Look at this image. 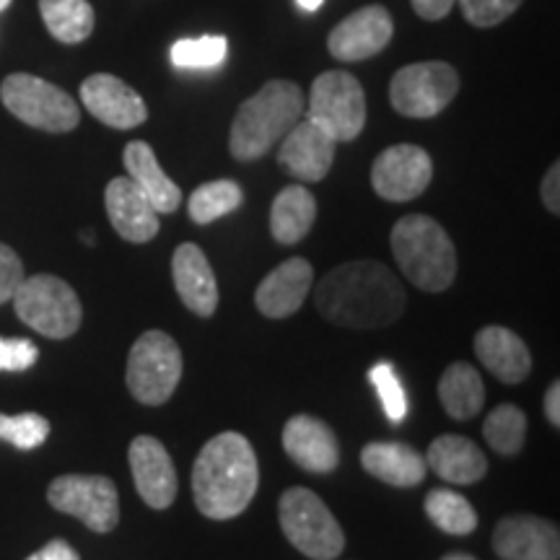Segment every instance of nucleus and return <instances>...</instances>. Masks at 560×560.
Listing matches in <instances>:
<instances>
[{"mask_svg": "<svg viewBox=\"0 0 560 560\" xmlns=\"http://www.w3.org/2000/svg\"><path fill=\"white\" fill-rule=\"evenodd\" d=\"M296 3H299L304 11L314 13V11H319L322 5H325V0H296Z\"/></svg>", "mask_w": 560, "mask_h": 560, "instance_id": "obj_42", "label": "nucleus"}, {"mask_svg": "<svg viewBox=\"0 0 560 560\" xmlns=\"http://www.w3.org/2000/svg\"><path fill=\"white\" fill-rule=\"evenodd\" d=\"M397 268L425 293L446 291L457 278V249L436 219L410 213L395 223L389 236Z\"/></svg>", "mask_w": 560, "mask_h": 560, "instance_id": "obj_4", "label": "nucleus"}, {"mask_svg": "<svg viewBox=\"0 0 560 560\" xmlns=\"http://www.w3.org/2000/svg\"><path fill=\"white\" fill-rule=\"evenodd\" d=\"M244 202V192L236 182L231 179H215L200 185L198 190L190 195L187 202V213L198 226H208V223L223 219V215L234 213Z\"/></svg>", "mask_w": 560, "mask_h": 560, "instance_id": "obj_30", "label": "nucleus"}, {"mask_svg": "<svg viewBox=\"0 0 560 560\" xmlns=\"http://www.w3.org/2000/svg\"><path fill=\"white\" fill-rule=\"evenodd\" d=\"M47 501L100 535L120 524V495L115 482L104 475H60L47 488Z\"/></svg>", "mask_w": 560, "mask_h": 560, "instance_id": "obj_11", "label": "nucleus"}, {"mask_svg": "<svg viewBox=\"0 0 560 560\" xmlns=\"http://www.w3.org/2000/svg\"><path fill=\"white\" fill-rule=\"evenodd\" d=\"M493 550L503 560H558L560 532L542 516L514 514L495 527Z\"/></svg>", "mask_w": 560, "mask_h": 560, "instance_id": "obj_17", "label": "nucleus"}, {"mask_svg": "<svg viewBox=\"0 0 560 560\" xmlns=\"http://www.w3.org/2000/svg\"><path fill=\"white\" fill-rule=\"evenodd\" d=\"M50 436V420L39 412L3 416L0 412V441H9L16 450H37Z\"/></svg>", "mask_w": 560, "mask_h": 560, "instance_id": "obj_32", "label": "nucleus"}, {"mask_svg": "<svg viewBox=\"0 0 560 560\" xmlns=\"http://www.w3.org/2000/svg\"><path fill=\"white\" fill-rule=\"evenodd\" d=\"M542 202L552 215L560 213V164L558 161L550 166L548 174H545V179H542Z\"/></svg>", "mask_w": 560, "mask_h": 560, "instance_id": "obj_38", "label": "nucleus"}, {"mask_svg": "<svg viewBox=\"0 0 560 560\" xmlns=\"http://www.w3.org/2000/svg\"><path fill=\"white\" fill-rule=\"evenodd\" d=\"M226 37L182 39L172 47V62L177 68H215L226 58Z\"/></svg>", "mask_w": 560, "mask_h": 560, "instance_id": "obj_33", "label": "nucleus"}, {"mask_svg": "<svg viewBox=\"0 0 560 560\" xmlns=\"http://www.w3.org/2000/svg\"><path fill=\"white\" fill-rule=\"evenodd\" d=\"M545 418L550 420L552 429H560V382H552L545 392Z\"/></svg>", "mask_w": 560, "mask_h": 560, "instance_id": "obj_41", "label": "nucleus"}, {"mask_svg": "<svg viewBox=\"0 0 560 560\" xmlns=\"http://www.w3.org/2000/svg\"><path fill=\"white\" fill-rule=\"evenodd\" d=\"M369 382L374 384L376 392H380L382 408L387 412L392 423H400V420H405V416H408V397H405V389L395 366H392L389 361H380L376 366H371Z\"/></svg>", "mask_w": 560, "mask_h": 560, "instance_id": "obj_34", "label": "nucleus"}, {"mask_svg": "<svg viewBox=\"0 0 560 560\" xmlns=\"http://www.w3.org/2000/svg\"><path fill=\"white\" fill-rule=\"evenodd\" d=\"M26 560H81V556L73 550V545H68L66 540H50L45 548L37 550Z\"/></svg>", "mask_w": 560, "mask_h": 560, "instance_id": "obj_40", "label": "nucleus"}, {"mask_svg": "<svg viewBox=\"0 0 560 560\" xmlns=\"http://www.w3.org/2000/svg\"><path fill=\"white\" fill-rule=\"evenodd\" d=\"M172 280L182 304L198 317H213L219 310V283L206 252L198 244L185 242L172 255Z\"/></svg>", "mask_w": 560, "mask_h": 560, "instance_id": "obj_21", "label": "nucleus"}, {"mask_svg": "<svg viewBox=\"0 0 560 560\" xmlns=\"http://www.w3.org/2000/svg\"><path fill=\"white\" fill-rule=\"evenodd\" d=\"M81 104L102 125L115 130H132L149 120L143 96L109 73H94L81 83Z\"/></svg>", "mask_w": 560, "mask_h": 560, "instance_id": "obj_15", "label": "nucleus"}, {"mask_svg": "<svg viewBox=\"0 0 560 560\" xmlns=\"http://www.w3.org/2000/svg\"><path fill=\"white\" fill-rule=\"evenodd\" d=\"M433 161L420 145H389L371 166V187L389 202H410L429 190Z\"/></svg>", "mask_w": 560, "mask_h": 560, "instance_id": "obj_12", "label": "nucleus"}, {"mask_svg": "<svg viewBox=\"0 0 560 560\" xmlns=\"http://www.w3.org/2000/svg\"><path fill=\"white\" fill-rule=\"evenodd\" d=\"M26 278L24 262L21 257L5 244H0V304L13 299V293L21 285V280Z\"/></svg>", "mask_w": 560, "mask_h": 560, "instance_id": "obj_37", "label": "nucleus"}, {"mask_svg": "<svg viewBox=\"0 0 560 560\" xmlns=\"http://www.w3.org/2000/svg\"><path fill=\"white\" fill-rule=\"evenodd\" d=\"M439 400L446 416L454 420H470L486 405V387L472 363L454 361L439 380Z\"/></svg>", "mask_w": 560, "mask_h": 560, "instance_id": "obj_27", "label": "nucleus"}, {"mask_svg": "<svg viewBox=\"0 0 560 560\" xmlns=\"http://www.w3.org/2000/svg\"><path fill=\"white\" fill-rule=\"evenodd\" d=\"M39 350L32 340L26 338H0V371H19L32 369L37 363Z\"/></svg>", "mask_w": 560, "mask_h": 560, "instance_id": "obj_36", "label": "nucleus"}, {"mask_svg": "<svg viewBox=\"0 0 560 560\" xmlns=\"http://www.w3.org/2000/svg\"><path fill=\"white\" fill-rule=\"evenodd\" d=\"M0 102L21 122L45 132H70L81 122V109L73 96L32 73H11L3 79Z\"/></svg>", "mask_w": 560, "mask_h": 560, "instance_id": "obj_7", "label": "nucleus"}, {"mask_svg": "<svg viewBox=\"0 0 560 560\" xmlns=\"http://www.w3.org/2000/svg\"><path fill=\"white\" fill-rule=\"evenodd\" d=\"M260 486L255 446L236 431L219 433L202 446L192 467V495L208 520H234L249 509Z\"/></svg>", "mask_w": 560, "mask_h": 560, "instance_id": "obj_2", "label": "nucleus"}, {"mask_svg": "<svg viewBox=\"0 0 560 560\" xmlns=\"http://www.w3.org/2000/svg\"><path fill=\"white\" fill-rule=\"evenodd\" d=\"M179 380L182 350L170 332L149 330L132 342L125 382L140 405L159 408V405L170 402Z\"/></svg>", "mask_w": 560, "mask_h": 560, "instance_id": "obj_8", "label": "nucleus"}, {"mask_svg": "<svg viewBox=\"0 0 560 560\" xmlns=\"http://www.w3.org/2000/svg\"><path fill=\"white\" fill-rule=\"evenodd\" d=\"M314 306L332 325L350 330H382L405 314L402 280L384 262L353 260L338 265L319 280Z\"/></svg>", "mask_w": 560, "mask_h": 560, "instance_id": "obj_1", "label": "nucleus"}, {"mask_svg": "<svg viewBox=\"0 0 560 560\" xmlns=\"http://www.w3.org/2000/svg\"><path fill=\"white\" fill-rule=\"evenodd\" d=\"M128 177L140 187V192L151 200L156 213H174L182 202V190L177 182L170 179V174L161 170L156 153L145 140H132L125 145L122 153Z\"/></svg>", "mask_w": 560, "mask_h": 560, "instance_id": "obj_25", "label": "nucleus"}, {"mask_svg": "<svg viewBox=\"0 0 560 560\" xmlns=\"http://www.w3.org/2000/svg\"><path fill=\"white\" fill-rule=\"evenodd\" d=\"M317 221V198L301 185L283 187L270 208V231L278 244H299Z\"/></svg>", "mask_w": 560, "mask_h": 560, "instance_id": "obj_26", "label": "nucleus"}, {"mask_svg": "<svg viewBox=\"0 0 560 560\" xmlns=\"http://www.w3.org/2000/svg\"><path fill=\"white\" fill-rule=\"evenodd\" d=\"M441 560H478L470 552H450V556H444Z\"/></svg>", "mask_w": 560, "mask_h": 560, "instance_id": "obj_43", "label": "nucleus"}, {"mask_svg": "<svg viewBox=\"0 0 560 560\" xmlns=\"http://www.w3.org/2000/svg\"><path fill=\"white\" fill-rule=\"evenodd\" d=\"M104 206H107L112 229L125 242L145 244L156 240L161 229L156 208L130 177H115L109 182L107 190H104Z\"/></svg>", "mask_w": 560, "mask_h": 560, "instance_id": "obj_19", "label": "nucleus"}, {"mask_svg": "<svg viewBox=\"0 0 560 560\" xmlns=\"http://www.w3.org/2000/svg\"><path fill=\"white\" fill-rule=\"evenodd\" d=\"M425 467H431L441 480L452 486H475L488 475V459L480 446L457 433H444L431 441Z\"/></svg>", "mask_w": 560, "mask_h": 560, "instance_id": "obj_23", "label": "nucleus"}, {"mask_svg": "<svg viewBox=\"0 0 560 560\" xmlns=\"http://www.w3.org/2000/svg\"><path fill=\"white\" fill-rule=\"evenodd\" d=\"M314 283V268L304 257H291L280 262L255 291V306L262 317L285 319L296 314L310 296Z\"/></svg>", "mask_w": 560, "mask_h": 560, "instance_id": "obj_20", "label": "nucleus"}, {"mask_svg": "<svg viewBox=\"0 0 560 560\" xmlns=\"http://www.w3.org/2000/svg\"><path fill=\"white\" fill-rule=\"evenodd\" d=\"M462 16L478 30H490L506 21L524 0H457Z\"/></svg>", "mask_w": 560, "mask_h": 560, "instance_id": "obj_35", "label": "nucleus"}, {"mask_svg": "<svg viewBox=\"0 0 560 560\" xmlns=\"http://www.w3.org/2000/svg\"><path fill=\"white\" fill-rule=\"evenodd\" d=\"M11 5V0H0V11H5Z\"/></svg>", "mask_w": 560, "mask_h": 560, "instance_id": "obj_44", "label": "nucleus"}, {"mask_svg": "<svg viewBox=\"0 0 560 560\" xmlns=\"http://www.w3.org/2000/svg\"><path fill=\"white\" fill-rule=\"evenodd\" d=\"M11 301L16 317L45 338L66 340L79 332L83 322V306L75 291L66 280L50 276V272L21 280Z\"/></svg>", "mask_w": 560, "mask_h": 560, "instance_id": "obj_6", "label": "nucleus"}, {"mask_svg": "<svg viewBox=\"0 0 560 560\" xmlns=\"http://www.w3.org/2000/svg\"><path fill=\"white\" fill-rule=\"evenodd\" d=\"M47 32L62 45H81L94 32L96 16L89 0H39Z\"/></svg>", "mask_w": 560, "mask_h": 560, "instance_id": "obj_28", "label": "nucleus"}, {"mask_svg": "<svg viewBox=\"0 0 560 560\" xmlns=\"http://www.w3.org/2000/svg\"><path fill=\"white\" fill-rule=\"evenodd\" d=\"M278 520L299 552L312 560H335L346 548V535L327 503L310 488H289L278 501Z\"/></svg>", "mask_w": 560, "mask_h": 560, "instance_id": "obj_5", "label": "nucleus"}, {"mask_svg": "<svg viewBox=\"0 0 560 560\" xmlns=\"http://www.w3.org/2000/svg\"><path fill=\"white\" fill-rule=\"evenodd\" d=\"M425 516L436 524L446 535H472L478 529V511L472 509V503L457 490L450 488H433L423 501Z\"/></svg>", "mask_w": 560, "mask_h": 560, "instance_id": "obj_29", "label": "nucleus"}, {"mask_svg": "<svg viewBox=\"0 0 560 560\" xmlns=\"http://www.w3.org/2000/svg\"><path fill=\"white\" fill-rule=\"evenodd\" d=\"M132 482L145 506L164 511L177 499V470L166 446L153 436H136L128 450Z\"/></svg>", "mask_w": 560, "mask_h": 560, "instance_id": "obj_14", "label": "nucleus"}, {"mask_svg": "<svg viewBox=\"0 0 560 560\" xmlns=\"http://www.w3.org/2000/svg\"><path fill=\"white\" fill-rule=\"evenodd\" d=\"M459 91V73L450 62L425 60L405 66L392 75L389 102L397 115L431 120L450 107Z\"/></svg>", "mask_w": 560, "mask_h": 560, "instance_id": "obj_10", "label": "nucleus"}, {"mask_svg": "<svg viewBox=\"0 0 560 560\" xmlns=\"http://www.w3.org/2000/svg\"><path fill=\"white\" fill-rule=\"evenodd\" d=\"M335 151H338V140L301 117L280 140L278 164L301 182H322L332 170Z\"/></svg>", "mask_w": 560, "mask_h": 560, "instance_id": "obj_16", "label": "nucleus"}, {"mask_svg": "<svg viewBox=\"0 0 560 560\" xmlns=\"http://www.w3.org/2000/svg\"><path fill=\"white\" fill-rule=\"evenodd\" d=\"M410 3H412V11H416L420 19L441 21L450 16V11L454 9L457 0H410Z\"/></svg>", "mask_w": 560, "mask_h": 560, "instance_id": "obj_39", "label": "nucleus"}, {"mask_svg": "<svg viewBox=\"0 0 560 560\" xmlns=\"http://www.w3.org/2000/svg\"><path fill=\"white\" fill-rule=\"evenodd\" d=\"M361 465L392 488H416L425 480V457L402 441H371L361 450Z\"/></svg>", "mask_w": 560, "mask_h": 560, "instance_id": "obj_24", "label": "nucleus"}, {"mask_svg": "<svg viewBox=\"0 0 560 560\" xmlns=\"http://www.w3.org/2000/svg\"><path fill=\"white\" fill-rule=\"evenodd\" d=\"M304 115V94L293 81H268L240 104L231 125L229 149L236 161H257L283 140Z\"/></svg>", "mask_w": 560, "mask_h": 560, "instance_id": "obj_3", "label": "nucleus"}, {"mask_svg": "<svg viewBox=\"0 0 560 560\" xmlns=\"http://www.w3.org/2000/svg\"><path fill=\"white\" fill-rule=\"evenodd\" d=\"M475 355L503 384H520L527 380L532 371V353L527 342L509 327H482L475 335Z\"/></svg>", "mask_w": 560, "mask_h": 560, "instance_id": "obj_22", "label": "nucleus"}, {"mask_svg": "<svg viewBox=\"0 0 560 560\" xmlns=\"http://www.w3.org/2000/svg\"><path fill=\"white\" fill-rule=\"evenodd\" d=\"M395 24L384 5H363L342 19L327 37V50L340 62H361L380 55L389 45Z\"/></svg>", "mask_w": 560, "mask_h": 560, "instance_id": "obj_13", "label": "nucleus"}, {"mask_svg": "<svg viewBox=\"0 0 560 560\" xmlns=\"http://www.w3.org/2000/svg\"><path fill=\"white\" fill-rule=\"evenodd\" d=\"M482 436L493 452L514 457L522 452L524 439H527V416L516 405H499L482 423Z\"/></svg>", "mask_w": 560, "mask_h": 560, "instance_id": "obj_31", "label": "nucleus"}, {"mask_svg": "<svg viewBox=\"0 0 560 560\" xmlns=\"http://www.w3.org/2000/svg\"><path fill=\"white\" fill-rule=\"evenodd\" d=\"M304 112L306 120H312L327 136L338 143H348L359 138L366 125V94L361 81L348 70H325L314 79Z\"/></svg>", "mask_w": 560, "mask_h": 560, "instance_id": "obj_9", "label": "nucleus"}, {"mask_svg": "<svg viewBox=\"0 0 560 560\" xmlns=\"http://www.w3.org/2000/svg\"><path fill=\"white\" fill-rule=\"evenodd\" d=\"M283 450L301 470L325 475L340 465L338 436L325 420L314 416H293L283 429Z\"/></svg>", "mask_w": 560, "mask_h": 560, "instance_id": "obj_18", "label": "nucleus"}]
</instances>
